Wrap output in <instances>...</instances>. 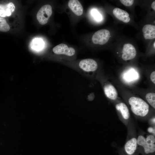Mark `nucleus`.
Returning <instances> with one entry per match:
<instances>
[{
	"label": "nucleus",
	"instance_id": "obj_11",
	"mask_svg": "<svg viewBox=\"0 0 155 155\" xmlns=\"http://www.w3.org/2000/svg\"><path fill=\"white\" fill-rule=\"evenodd\" d=\"M15 8V5L12 3L6 4H0V17L10 16L14 11Z\"/></svg>",
	"mask_w": 155,
	"mask_h": 155
},
{
	"label": "nucleus",
	"instance_id": "obj_7",
	"mask_svg": "<svg viewBox=\"0 0 155 155\" xmlns=\"http://www.w3.org/2000/svg\"><path fill=\"white\" fill-rule=\"evenodd\" d=\"M122 53V58L125 61L133 59L136 56L137 53L135 47L130 44H124Z\"/></svg>",
	"mask_w": 155,
	"mask_h": 155
},
{
	"label": "nucleus",
	"instance_id": "obj_9",
	"mask_svg": "<svg viewBox=\"0 0 155 155\" xmlns=\"http://www.w3.org/2000/svg\"><path fill=\"white\" fill-rule=\"evenodd\" d=\"M113 13L117 19L124 23H127L130 20L129 14L124 10L118 8H115L113 9Z\"/></svg>",
	"mask_w": 155,
	"mask_h": 155
},
{
	"label": "nucleus",
	"instance_id": "obj_22",
	"mask_svg": "<svg viewBox=\"0 0 155 155\" xmlns=\"http://www.w3.org/2000/svg\"><path fill=\"white\" fill-rule=\"evenodd\" d=\"M148 131L150 133L153 134V135H155V128L152 127H150L147 129Z\"/></svg>",
	"mask_w": 155,
	"mask_h": 155
},
{
	"label": "nucleus",
	"instance_id": "obj_15",
	"mask_svg": "<svg viewBox=\"0 0 155 155\" xmlns=\"http://www.w3.org/2000/svg\"><path fill=\"white\" fill-rule=\"evenodd\" d=\"M43 42L41 39L35 38L33 40L31 43V47L32 49L35 51H40L43 47Z\"/></svg>",
	"mask_w": 155,
	"mask_h": 155
},
{
	"label": "nucleus",
	"instance_id": "obj_5",
	"mask_svg": "<svg viewBox=\"0 0 155 155\" xmlns=\"http://www.w3.org/2000/svg\"><path fill=\"white\" fill-rule=\"evenodd\" d=\"M79 66L82 71L87 72L95 71L98 68V64L96 62L91 59L82 60L79 62Z\"/></svg>",
	"mask_w": 155,
	"mask_h": 155
},
{
	"label": "nucleus",
	"instance_id": "obj_12",
	"mask_svg": "<svg viewBox=\"0 0 155 155\" xmlns=\"http://www.w3.org/2000/svg\"><path fill=\"white\" fill-rule=\"evenodd\" d=\"M144 38L145 39H152L155 38V26L151 24H146L142 29Z\"/></svg>",
	"mask_w": 155,
	"mask_h": 155
},
{
	"label": "nucleus",
	"instance_id": "obj_25",
	"mask_svg": "<svg viewBox=\"0 0 155 155\" xmlns=\"http://www.w3.org/2000/svg\"><path fill=\"white\" fill-rule=\"evenodd\" d=\"M153 46H154V48L155 49V41L154 42V43Z\"/></svg>",
	"mask_w": 155,
	"mask_h": 155
},
{
	"label": "nucleus",
	"instance_id": "obj_19",
	"mask_svg": "<svg viewBox=\"0 0 155 155\" xmlns=\"http://www.w3.org/2000/svg\"><path fill=\"white\" fill-rule=\"evenodd\" d=\"M130 72L127 73V75H126V77H125V78L127 79H129V80H133V79L134 80L136 78L135 72H133L132 71L131 72H130Z\"/></svg>",
	"mask_w": 155,
	"mask_h": 155
},
{
	"label": "nucleus",
	"instance_id": "obj_24",
	"mask_svg": "<svg viewBox=\"0 0 155 155\" xmlns=\"http://www.w3.org/2000/svg\"><path fill=\"white\" fill-rule=\"evenodd\" d=\"M151 122H152L153 123V124H155V117L153 118L151 120Z\"/></svg>",
	"mask_w": 155,
	"mask_h": 155
},
{
	"label": "nucleus",
	"instance_id": "obj_6",
	"mask_svg": "<svg viewBox=\"0 0 155 155\" xmlns=\"http://www.w3.org/2000/svg\"><path fill=\"white\" fill-rule=\"evenodd\" d=\"M53 52L58 55H63L68 56H73L75 53V49L72 47H68L64 44H60L54 47L53 49Z\"/></svg>",
	"mask_w": 155,
	"mask_h": 155
},
{
	"label": "nucleus",
	"instance_id": "obj_16",
	"mask_svg": "<svg viewBox=\"0 0 155 155\" xmlns=\"http://www.w3.org/2000/svg\"><path fill=\"white\" fill-rule=\"evenodd\" d=\"M146 99L149 104L154 109L155 108V94L149 92L146 95Z\"/></svg>",
	"mask_w": 155,
	"mask_h": 155
},
{
	"label": "nucleus",
	"instance_id": "obj_8",
	"mask_svg": "<svg viewBox=\"0 0 155 155\" xmlns=\"http://www.w3.org/2000/svg\"><path fill=\"white\" fill-rule=\"evenodd\" d=\"M68 5L73 12L76 15L79 16L82 15L83 12L82 5L78 0H70Z\"/></svg>",
	"mask_w": 155,
	"mask_h": 155
},
{
	"label": "nucleus",
	"instance_id": "obj_4",
	"mask_svg": "<svg viewBox=\"0 0 155 155\" xmlns=\"http://www.w3.org/2000/svg\"><path fill=\"white\" fill-rule=\"evenodd\" d=\"M110 36L109 30L103 29L95 32L92 37L93 42L96 44L103 45L108 40Z\"/></svg>",
	"mask_w": 155,
	"mask_h": 155
},
{
	"label": "nucleus",
	"instance_id": "obj_17",
	"mask_svg": "<svg viewBox=\"0 0 155 155\" xmlns=\"http://www.w3.org/2000/svg\"><path fill=\"white\" fill-rule=\"evenodd\" d=\"M10 29V26L4 18L0 17V31L7 32Z\"/></svg>",
	"mask_w": 155,
	"mask_h": 155
},
{
	"label": "nucleus",
	"instance_id": "obj_13",
	"mask_svg": "<svg viewBox=\"0 0 155 155\" xmlns=\"http://www.w3.org/2000/svg\"><path fill=\"white\" fill-rule=\"evenodd\" d=\"M104 90L105 95L110 99L115 100L117 98V91L111 84H105L104 86Z\"/></svg>",
	"mask_w": 155,
	"mask_h": 155
},
{
	"label": "nucleus",
	"instance_id": "obj_3",
	"mask_svg": "<svg viewBox=\"0 0 155 155\" xmlns=\"http://www.w3.org/2000/svg\"><path fill=\"white\" fill-rule=\"evenodd\" d=\"M52 13V8L49 5L42 6L38 11L36 15L37 20L41 25L46 24Z\"/></svg>",
	"mask_w": 155,
	"mask_h": 155
},
{
	"label": "nucleus",
	"instance_id": "obj_21",
	"mask_svg": "<svg viewBox=\"0 0 155 155\" xmlns=\"http://www.w3.org/2000/svg\"><path fill=\"white\" fill-rule=\"evenodd\" d=\"M150 78L151 81L155 84V71H153L151 73L150 75Z\"/></svg>",
	"mask_w": 155,
	"mask_h": 155
},
{
	"label": "nucleus",
	"instance_id": "obj_2",
	"mask_svg": "<svg viewBox=\"0 0 155 155\" xmlns=\"http://www.w3.org/2000/svg\"><path fill=\"white\" fill-rule=\"evenodd\" d=\"M137 145L142 147L146 154L154 153L155 151V138L152 135H150L145 137L139 135L137 139Z\"/></svg>",
	"mask_w": 155,
	"mask_h": 155
},
{
	"label": "nucleus",
	"instance_id": "obj_1",
	"mask_svg": "<svg viewBox=\"0 0 155 155\" xmlns=\"http://www.w3.org/2000/svg\"><path fill=\"white\" fill-rule=\"evenodd\" d=\"M128 102L132 112L136 116L145 117L148 114L149 105L142 98L132 96L129 98Z\"/></svg>",
	"mask_w": 155,
	"mask_h": 155
},
{
	"label": "nucleus",
	"instance_id": "obj_23",
	"mask_svg": "<svg viewBox=\"0 0 155 155\" xmlns=\"http://www.w3.org/2000/svg\"><path fill=\"white\" fill-rule=\"evenodd\" d=\"M151 7L152 8L155 10V1H154L152 3L151 5Z\"/></svg>",
	"mask_w": 155,
	"mask_h": 155
},
{
	"label": "nucleus",
	"instance_id": "obj_10",
	"mask_svg": "<svg viewBox=\"0 0 155 155\" xmlns=\"http://www.w3.org/2000/svg\"><path fill=\"white\" fill-rule=\"evenodd\" d=\"M137 139L133 137L128 140L124 146L125 150L128 155H132L134 154L137 146Z\"/></svg>",
	"mask_w": 155,
	"mask_h": 155
},
{
	"label": "nucleus",
	"instance_id": "obj_14",
	"mask_svg": "<svg viewBox=\"0 0 155 155\" xmlns=\"http://www.w3.org/2000/svg\"><path fill=\"white\" fill-rule=\"evenodd\" d=\"M116 109L119 111L124 119L127 120L129 119L130 113L128 108L126 104L123 102H120L115 105Z\"/></svg>",
	"mask_w": 155,
	"mask_h": 155
},
{
	"label": "nucleus",
	"instance_id": "obj_20",
	"mask_svg": "<svg viewBox=\"0 0 155 155\" xmlns=\"http://www.w3.org/2000/svg\"><path fill=\"white\" fill-rule=\"evenodd\" d=\"M121 3L126 6H129L132 5L134 2L133 0H120Z\"/></svg>",
	"mask_w": 155,
	"mask_h": 155
},
{
	"label": "nucleus",
	"instance_id": "obj_18",
	"mask_svg": "<svg viewBox=\"0 0 155 155\" xmlns=\"http://www.w3.org/2000/svg\"><path fill=\"white\" fill-rule=\"evenodd\" d=\"M92 14L97 21H100L102 19V16L96 10L94 9L92 10Z\"/></svg>",
	"mask_w": 155,
	"mask_h": 155
}]
</instances>
